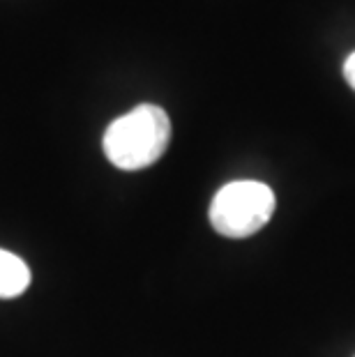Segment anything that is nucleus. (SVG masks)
Returning a JSON list of instances; mask_svg holds the SVG:
<instances>
[{
  "label": "nucleus",
  "instance_id": "obj_3",
  "mask_svg": "<svg viewBox=\"0 0 355 357\" xmlns=\"http://www.w3.org/2000/svg\"><path fill=\"white\" fill-rule=\"evenodd\" d=\"M30 286V270L17 254L0 249V298H19Z\"/></svg>",
  "mask_w": 355,
  "mask_h": 357
},
{
  "label": "nucleus",
  "instance_id": "obj_2",
  "mask_svg": "<svg viewBox=\"0 0 355 357\" xmlns=\"http://www.w3.org/2000/svg\"><path fill=\"white\" fill-rule=\"evenodd\" d=\"M275 212L273 189L256 180L224 185L210 203V224L224 238H249L270 222Z\"/></svg>",
  "mask_w": 355,
  "mask_h": 357
},
{
  "label": "nucleus",
  "instance_id": "obj_4",
  "mask_svg": "<svg viewBox=\"0 0 355 357\" xmlns=\"http://www.w3.org/2000/svg\"><path fill=\"white\" fill-rule=\"evenodd\" d=\"M344 79L355 90V51L346 58V63H344Z\"/></svg>",
  "mask_w": 355,
  "mask_h": 357
},
{
  "label": "nucleus",
  "instance_id": "obj_1",
  "mask_svg": "<svg viewBox=\"0 0 355 357\" xmlns=\"http://www.w3.org/2000/svg\"><path fill=\"white\" fill-rule=\"evenodd\" d=\"M171 143V120L162 106L139 104L104 132V155L120 171L153 166Z\"/></svg>",
  "mask_w": 355,
  "mask_h": 357
}]
</instances>
